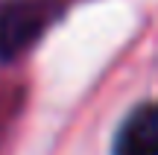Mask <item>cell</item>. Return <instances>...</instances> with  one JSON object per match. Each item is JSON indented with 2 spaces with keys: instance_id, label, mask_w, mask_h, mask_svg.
I'll use <instances>...</instances> for the list:
<instances>
[{
  "instance_id": "1",
  "label": "cell",
  "mask_w": 158,
  "mask_h": 155,
  "mask_svg": "<svg viewBox=\"0 0 158 155\" xmlns=\"http://www.w3.org/2000/svg\"><path fill=\"white\" fill-rule=\"evenodd\" d=\"M62 15L59 0H0V62L27 53Z\"/></svg>"
},
{
  "instance_id": "2",
  "label": "cell",
  "mask_w": 158,
  "mask_h": 155,
  "mask_svg": "<svg viewBox=\"0 0 158 155\" xmlns=\"http://www.w3.org/2000/svg\"><path fill=\"white\" fill-rule=\"evenodd\" d=\"M111 155H158V100L126 114L114 135Z\"/></svg>"
}]
</instances>
